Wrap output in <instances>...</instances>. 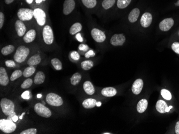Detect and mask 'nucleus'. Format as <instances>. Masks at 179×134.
<instances>
[{
    "mask_svg": "<svg viewBox=\"0 0 179 134\" xmlns=\"http://www.w3.org/2000/svg\"><path fill=\"white\" fill-rule=\"evenodd\" d=\"M161 96H163V98L167 100H170L172 99V95L171 92L168 90L166 89H162L161 91Z\"/></svg>",
    "mask_w": 179,
    "mask_h": 134,
    "instance_id": "obj_37",
    "label": "nucleus"
},
{
    "mask_svg": "<svg viewBox=\"0 0 179 134\" xmlns=\"http://www.w3.org/2000/svg\"><path fill=\"white\" fill-rule=\"evenodd\" d=\"M26 1L28 4H31L32 3L33 0H26Z\"/></svg>",
    "mask_w": 179,
    "mask_h": 134,
    "instance_id": "obj_52",
    "label": "nucleus"
},
{
    "mask_svg": "<svg viewBox=\"0 0 179 134\" xmlns=\"http://www.w3.org/2000/svg\"><path fill=\"white\" fill-rule=\"evenodd\" d=\"M83 4L89 9H92L97 5L96 0H82Z\"/></svg>",
    "mask_w": 179,
    "mask_h": 134,
    "instance_id": "obj_33",
    "label": "nucleus"
},
{
    "mask_svg": "<svg viewBox=\"0 0 179 134\" xmlns=\"http://www.w3.org/2000/svg\"><path fill=\"white\" fill-rule=\"evenodd\" d=\"M15 115H16V113H15V112H14V113H12V114H10L9 116H8V119H9V120H12V118H13V116H14Z\"/></svg>",
    "mask_w": 179,
    "mask_h": 134,
    "instance_id": "obj_48",
    "label": "nucleus"
},
{
    "mask_svg": "<svg viewBox=\"0 0 179 134\" xmlns=\"http://www.w3.org/2000/svg\"><path fill=\"white\" fill-rule=\"evenodd\" d=\"M132 0H118L117 2V6L119 9H125L129 6Z\"/></svg>",
    "mask_w": 179,
    "mask_h": 134,
    "instance_id": "obj_32",
    "label": "nucleus"
},
{
    "mask_svg": "<svg viewBox=\"0 0 179 134\" xmlns=\"http://www.w3.org/2000/svg\"><path fill=\"white\" fill-rule=\"evenodd\" d=\"M36 68L34 66H28V67H26L23 71V75L24 76L25 78H29L34 74Z\"/></svg>",
    "mask_w": 179,
    "mask_h": 134,
    "instance_id": "obj_28",
    "label": "nucleus"
},
{
    "mask_svg": "<svg viewBox=\"0 0 179 134\" xmlns=\"http://www.w3.org/2000/svg\"><path fill=\"white\" fill-rule=\"evenodd\" d=\"M15 28L18 36L21 37L24 35L26 32V26L23 21L20 20H16L15 24Z\"/></svg>",
    "mask_w": 179,
    "mask_h": 134,
    "instance_id": "obj_15",
    "label": "nucleus"
},
{
    "mask_svg": "<svg viewBox=\"0 0 179 134\" xmlns=\"http://www.w3.org/2000/svg\"><path fill=\"white\" fill-rule=\"evenodd\" d=\"M172 106L168 107L165 101L163 100H159L157 102L156 105V108L158 112L160 113H165L166 112H168L172 108Z\"/></svg>",
    "mask_w": 179,
    "mask_h": 134,
    "instance_id": "obj_13",
    "label": "nucleus"
},
{
    "mask_svg": "<svg viewBox=\"0 0 179 134\" xmlns=\"http://www.w3.org/2000/svg\"><path fill=\"white\" fill-rule=\"evenodd\" d=\"M0 106L2 112L6 116H8L14 112V103L9 99L2 98L0 102Z\"/></svg>",
    "mask_w": 179,
    "mask_h": 134,
    "instance_id": "obj_2",
    "label": "nucleus"
},
{
    "mask_svg": "<svg viewBox=\"0 0 179 134\" xmlns=\"http://www.w3.org/2000/svg\"><path fill=\"white\" fill-rule=\"evenodd\" d=\"M140 14V10L139 8H135L131 11L129 16L128 20L131 23L135 22L137 21Z\"/></svg>",
    "mask_w": 179,
    "mask_h": 134,
    "instance_id": "obj_21",
    "label": "nucleus"
},
{
    "mask_svg": "<svg viewBox=\"0 0 179 134\" xmlns=\"http://www.w3.org/2000/svg\"><path fill=\"white\" fill-rule=\"evenodd\" d=\"M25 114V113H23L22 114V116L19 117V119H20V120H22L23 119V116Z\"/></svg>",
    "mask_w": 179,
    "mask_h": 134,
    "instance_id": "obj_54",
    "label": "nucleus"
},
{
    "mask_svg": "<svg viewBox=\"0 0 179 134\" xmlns=\"http://www.w3.org/2000/svg\"><path fill=\"white\" fill-rule=\"evenodd\" d=\"M94 63L92 60H84L81 64V67L85 71L90 70L92 68Z\"/></svg>",
    "mask_w": 179,
    "mask_h": 134,
    "instance_id": "obj_30",
    "label": "nucleus"
},
{
    "mask_svg": "<svg viewBox=\"0 0 179 134\" xmlns=\"http://www.w3.org/2000/svg\"><path fill=\"white\" fill-rule=\"evenodd\" d=\"M174 22L172 18H166L160 22L159 28L162 31L167 32L174 25Z\"/></svg>",
    "mask_w": 179,
    "mask_h": 134,
    "instance_id": "obj_11",
    "label": "nucleus"
},
{
    "mask_svg": "<svg viewBox=\"0 0 179 134\" xmlns=\"http://www.w3.org/2000/svg\"><path fill=\"white\" fill-rule=\"evenodd\" d=\"M101 93L103 96L106 97H111L117 95V90L113 87H106L102 89Z\"/></svg>",
    "mask_w": 179,
    "mask_h": 134,
    "instance_id": "obj_19",
    "label": "nucleus"
},
{
    "mask_svg": "<svg viewBox=\"0 0 179 134\" xmlns=\"http://www.w3.org/2000/svg\"><path fill=\"white\" fill-rule=\"evenodd\" d=\"M175 5L176 6H179V0L177 1V2L175 3Z\"/></svg>",
    "mask_w": 179,
    "mask_h": 134,
    "instance_id": "obj_55",
    "label": "nucleus"
},
{
    "mask_svg": "<svg viewBox=\"0 0 179 134\" xmlns=\"http://www.w3.org/2000/svg\"><path fill=\"white\" fill-rule=\"evenodd\" d=\"M9 83V78L6 69L4 67L0 68V84L6 86Z\"/></svg>",
    "mask_w": 179,
    "mask_h": 134,
    "instance_id": "obj_17",
    "label": "nucleus"
},
{
    "mask_svg": "<svg viewBox=\"0 0 179 134\" xmlns=\"http://www.w3.org/2000/svg\"><path fill=\"white\" fill-rule=\"evenodd\" d=\"M17 16L22 21H29L33 17V11L30 9L21 8L17 12Z\"/></svg>",
    "mask_w": 179,
    "mask_h": 134,
    "instance_id": "obj_7",
    "label": "nucleus"
},
{
    "mask_svg": "<svg viewBox=\"0 0 179 134\" xmlns=\"http://www.w3.org/2000/svg\"><path fill=\"white\" fill-rule=\"evenodd\" d=\"M4 22V15L2 12H0V28L1 29L3 26Z\"/></svg>",
    "mask_w": 179,
    "mask_h": 134,
    "instance_id": "obj_43",
    "label": "nucleus"
},
{
    "mask_svg": "<svg viewBox=\"0 0 179 134\" xmlns=\"http://www.w3.org/2000/svg\"><path fill=\"white\" fill-rule=\"evenodd\" d=\"M75 8V2L74 0H65L63 4V13L65 15L71 14Z\"/></svg>",
    "mask_w": 179,
    "mask_h": 134,
    "instance_id": "obj_12",
    "label": "nucleus"
},
{
    "mask_svg": "<svg viewBox=\"0 0 179 134\" xmlns=\"http://www.w3.org/2000/svg\"><path fill=\"white\" fill-rule=\"evenodd\" d=\"M76 38L77 39V40L79 41V42H82L83 41V39L82 37L81 36V34L80 33H77L76 34Z\"/></svg>",
    "mask_w": 179,
    "mask_h": 134,
    "instance_id": "obj_46",
    "label": "nucleus"
},
{
    "mask_svg": "<svg viewBox=\"0 0 179 134\" xmlns=\"http://www.w3.org/2000/svg\"><path fill=\"white\" fill-rule=\"evenodd\" d=\"M51 64L54 68L57 71H60L62 68V64L60 60L58 58H53L51 60Z\"/></svg>",
    "mask_w": 179,
    "mask_h": 134,
    "instance_id": "obj_31",
    "label": "nucleus"
},
{
    "mask_svg": "<svg viewBox=\"0 0 179 134\" xmlns=\"http://www.w3.org/2000/svg\"><path fill=\"white\" fill-rule=\"evenodd\" d=\"M34 110L36 114L39 116L49 118L52 116V112L46 106L41 104L40 103H38L35 104L34 106Z\"/></svg>",
    "mask_w": 179,
    "mask_h": 134,
    "instance_id": "obj_5",
    "label": "nucleus"
},
{
    "mask_svg": "<svg viewBox=\"0 0 179 134\" xmlns=\"http://www.w3.org/2000/svg\"><path fill=\"white\" fill-rule=\"evenodd\" d=\"M101 105V103L100 102H97V104H96V106H98V107H99Z\"/></svg>",
    "mask_w": 179,
    "mask_h": 134,
    "instance_id": "obj_53",
    "label": "nucleus"
},
{
    "mask_svg": "<svg viewBox=\"0 0 179 134\" xmlns=\"http://www.w3.org/2000/svg\"><path fill=\"white\" fill-rule=\"evenodd\" d=\"M33 16L39 25L42 26L46 23V15L44 10L39 8H36L33 11Z\"/></svg>",
    "mask_w": 179,
    "mask_h": 134,
    "instance_id": "obj_8",
    "label": "nucleus"
},
{
    "mask_svg": "<svg viewBox=\"0 0 179 134\" xmlns=\"http://www.w3.org/2000/svg\"><path fill=\"white\" fill-rule=\"evenodd\" d=\"M36 33L35 30H30L25 34L23 40L25 43H28L33 42L36 37Z\"/></svg>",
    "mask_w": 179,
    "mask_h": 134,
    "instance_id": "obj_18",
    "label": "nucleus"
},
{
    "mask_svg": "<svg viewBox=\"0 0 179 134\" xmlns=\"http://www.w3.org/2000/svg\"><path fill=\"white\" fill-rule=\"evenodd\" d=\"M152 21V16L149 12H145L142 15L141 19V25L144 28L150 26Z\"/></svg>",
    "mask_w": 179,
    "mask_h": 134,
    "instance_id": "obj_14",
    "label": "nucleus"
},
{
    "mask_svg": "<svg viewBox=\"0 0 179 134\" xmlns=\"http://www.w3.org/2000/svg\"><path fill=\"white\" fill-rule=\"evenodd\" d=\"M46 1V0H36V3L39 4V3H40L41 2H42V1Z\"/></svg>",
    "mask_w": 179,
    "mask_h": 134,
    "instance_id": "obj_51",
    "label": "nucleus"
},
{
    "mask_svg": "<svg viewBox=\"0 0 179 134\" xmlns=\"http://www.w3.org/2000/svg\"><path fill=\"white\" fill-rule=\"evenodd\" d=\"M83 89L85 93L89 95H92L95 94V87L89 81H87L83 83Z\"/></svg>",
    "mask_w": 179,
    "mask_h": 134,
    "instance_id": "obj_20",
    "label": "nucleus"
},
{
    "mask_svg": "<svg viewBox=\"0 0 179 134\" xmlns=\"http://www.w3.org/2000/svg\"><path fill=\"white\" fill-rule=\"evenodd\" d=\"M22 71L19 70L15 71L14 72L12 73L11 76H10V80L11 81H14L15 80L18 79V78H20L23 75Z\"/></svg>",
    "mask_w": 179,
    "mask_h": 134,
    "instance_id": "obj_35",
    "label": "nucleus"
},
{
    "mask_svg": "<svg viewBox=\"0 0 179 134\" xmlns=\"http://www.w3.org/2000/svg\"><path fill=\"white\" fill-rule=\"evenodd\" d=\"M45 78L46 77H45L44 73L42 71H39L36 73V75L34 76L33 82L36 85L42 84L44 82Z\"/></svg>",
    "mask_w": 179,
    "mask_h": 134,
    "instance_id": "obj_24",
    "label": "nucleus"
},
{
    "mask_svg": "<svg viewBox=\"0 0 179 134\" xmlns=\"http://www.w3.org/2000/svg\"><path fill=\"white\" fill-rule=\"evenodd\" d=\"M14 0H5V2L7 4H9L11 3L12 2H14Z\"/></svg>",
    "mask_w": 179,
    "mask_h": 134,
    "instance_id": "obj_50",
    "label": "nucleus"
},
{
    "mask_svg": "<svg viewBox=\"0 0 179 134\" xmlns=\"http://www.w3.org/2000/svg\"><path fill=\"white\" fill-rule=\"evenodd\" d=\"M15 47L13 45H8L1 49V54L4 56H7L14 51Z\"/></svg>",
    "mask_w": 179,
    "mask_h": 134,
    "instance_id": "obj_29",
    "label": "nucleus"
},
{
    "mask_svg": "<svg viewBox=\"0 0 179 134\" xmlns=\"http://www.w3.org/2000/svg\"><path fill=\"white\" fill-rule=\"evenodd\" d=\"M175 133L179 134V121H177L175 125Z\"/></svg>",
    "mask_w": 179,
    "mask_h": 134,
    "instance_id": "obj_47",
    "label": "nucleus"
},
{
    "mask_svg": "<svg viewBox=\"0 0 179 134\" xmlns=\"http://www.w3.org/2000/svg\"><path fill=\"white\" fill-rule=\"evenodd\" d=\"M82 75L79 73H75L70 78L71 84L73 86H76L81 82Z\"/></svg>",
    "mask_w": 179,
    "mask_h": 134,
    "instance_id": "obj_27",
    "label": "nucleus"
},
{
    "mask_svg": "<svg viewBox=\"0 0 179 134\" xmlns=\"http://www.w3.org/2000/svg\"><path fill=\"white\" fill-rule=\"evenodd\" d=\"M37 133V129L36 128H29L26 130H23L20 132V134H36Z\"/></svg>",
    "mask_w": 179,
    "mask_h": 134,
    "instance_id": "obj_38",
    "label": "nucleus"
},
{
    "mask_svg": "<svg viewBox=\"0 0 179 134\" xmlns=\"http://www.w3.org/2000/svg\"><path fill=\"white\" fill-rule=\"evenodd\" d=\"M6 66L7 67H10V68H12V67H15L16 66V63L15 62L14 60H7L5 62Z\"/></svg>",
    "mask_w": 179,
    "mask_h": 134,
    "instance_id": "obj_41",
    "label": "nucleus"
},
{
    "mask_svg": "<svg viewBox=\"0 0 179 134\" xmlns=\"http://www.w3.org/2000/svg\"><path fill=\"white\" fill-rule=\"evenodd\" d=\"M33 80L30 78L26 79L24 80V81L23 82L22 84H21L20 87L23 89H26L28 88H30L31 86L32 85Z\"/></svg>",
    "mask_w": 179,
    "mask_h": 134,
    "instance_id": "obj_36",
    "label": "nucleus"
},
{
    "mask_svg": "<svg viewBox=\"0 0 179 134\" xmlns=\"http://www.w3.org/2000/svg\"><path fill=\"white\" fill-rule=\"evenodd\" d=\"M115 0H104L102 2V6L106 10L112 8L114 5Z\"/></svg>",
    "mask_w": 179,
    "mask_h": 134,
    "instance_id": "obj_34",
    "label": "nucleus"
},
{
    "mask_svg": "<svg viewBox=\"0 0 179 134\" xmlns=\"http://www.w3.org/2000/svg\"><path fill=\"white\" fill-rule=\"evenodd\" d=\"M46 101L47 104H49L51 106L55 107L61 106L63 104L62 98L58 95L53 92H50L47 95L46 97Z\"/></svg>",
    "mask_w": 179,
    "mask_h": 134,
    "instance_id": "obj_4",
    "label": "nucleus"
},
{
    "mask_svg": "<svg viewBox=\"0 0 179 134\" xmlns=\"http://www.w3.org/2000/svg\"><path fill=\"white\" fill-rule=\"evenodd\" d=\"M126 42V37L123 34H115L112 36L110 43L114 46H121Z\"/></svg>",
    "mask_w": 179,
    "mask_h": 134,
    "instance_id": "obj_10",
    "label": "nucleus"
},
{
    "mask_svg": "<svg viewBox=\"0 0 179 134\" xmlns=\"http://www.w3.org/2000/svg\"><path fill=\"white\" fill-rule=\"evenodd\" d=\"M16 128V124L12 120L8 119L0 120V130L4 133H12L14 132Z\"/></svg>",
    "mask_w": 179,
    "mask_h": 134,
    "instance_id": "obj_1",
    "label": "nucleus"
},
{
    "mask_svg": "<svg viewBox=\"0 0 179 134\" xmlns=\"http://www.w3.org/2000/svg\"><path fill=\"white\" fill-rule=\"evenodd\" d=\"M97 100L93 98H87L85 99L82 103V105L85 108L90 109L95 108L97 104Z\"/></svg>",
    "mask_w": 179,
    "mask_h": 134,
    "instance_id": "obj_22",
    "label": "nucleus"
},
{
    "mask_svg": "<svg viewBox=\"0 0 179 134\" xmlns=\"http://www.w3.org/2000/svg\"></svg>",
    "mask_w": 179,
    "mask_h": 134,
    "instance_id": "obj_58",
    "label": "nucleus"
},
{
    "mask_svg": "<svg viewBox=\"0 0 179 134\" xmlns=\"http://www.w3.org/2000/svg\"><path fill=\"white\" fill-rule=\"evenodd\" d=\"M82 29V25L80 22H76L73 24L72 26H71L69 33L71 35H75L76 34L80 32Z\"/></svg>",
    "mask_w": 179,
    "mask_h": 134,
    "instance_id": "obj_26",
    "label": "nucleus"
},
{
    "mask_svg": "<svg viewBox=\"0 0 179 134\" xmlns=\"http://www.w3.org/2000/svg\"><path fill=\"white\" fill-rule=\"evenodd\" d=\"M29 54L30 49L24 46H20L17 48L16 51L15 53L14 60L18 63H23L26 60Z\"/></svg>",
    "mask_w": 179,
    "mask_h": 134,
    "instance_id": "obj_3",
    "label": "nucleus"
},
{
    "mask_svg": "<svg viewBox=\"0 0 179 134\" xmlns=\"http://www.w3.org/2000/svg\"><path fill=\"white\" fill-rule=\"evenodd\" d=\"M18 116H17L16 115H15L14 116H13V118L12 119V121H13L14 122H16L18 121Z\"/></svg>",
    "mask_w": 179,
    "mask_h": 134,
    "instance_id": "obj_49",
    "label": "nucleus"
},
{
    "mask_svg": "<svg viewBox=\"0 0 179 134\" xmlns=\"http://www.w3.org/2000/svg\"><path fill=\"white\" fill-rule=\"evenodd\" d=\"M143 84L144 82L141 79H138L135 80L131 87L132 92L135 95L139 94L143 89Z\"/></svg>",
    "mask_w": 179,
    "mask_h": 134,
    "instance_id": "obj_16",
    "label": "nucleus"
},
{
    "mask_svg": "<svg viewBox=\"0 0 179 134\" xmlns=\"http://www.w3.org/2000/svg\"><path fill=\"white\" fill-rule=\"evenodd\" d=\"M42 36L45 43L48 45H50L54 41V34L52 29L49 25L44 26L42 30Z\"/></svg>",
    "mask_w": 179,
    "mask_h": 134,
    "instance_id": "obj_6",
    "label": "nucleus"
},
{
    "mask_svg": "<svg viewBox=\"0 0 179 134\" xmlns=\"http://www.w3.org/2000/svg\"><path fill=\"white\" fill-rule=\"evenodd\" d=\"M79 50L82 51H87L89 50V47L87 45L85 44H81L79 47Z\"/></svg>",
    "mask_w": 179,
    "mask_h": 134,
    "instance_id": "obj_42",
    "label": "nucleus"
},
{
    "mask_svg": "<svg viewBox=\"0 0 179 134\" xmlns=\"http://www.w3.org/2000/svg\"><path fill=\"white\" fill-rule=\"evenodd\" d=\"M22 97L23 99H28L30 98V92L28 91H26L23 92L22 95Z\"/></svg>",
    "mask_w": 179,
    "mask_h": 134,
    "instance_id": "obj_45",
    "label": "nucleus"
},
{
    "mask_svg": "<svg viewBox=\"0 0 179 134\" xmlns=\"http://www.w3.org/2000/svg\"><path fill=\"white\" fill-rule=\"evenodd\" d=\"M41 57L39 55H34L31 57L28 61V66H35L38 65L41 62Z\"/></svg>",
    "mask_w": 179,
    "mask_h": 134,
    "instance_id": "obj_25",
    "label": "nucleus"
},
{
    "mask_svg": "<svg viewBox=\"0 0 179 134\" xmlns=\"http://www.w3.org/2000/svg\"><path fill=\"white\" fill-rule=\"evenodd\" d=\"M172 49L175 53L179 55V42H174L172 45Z\"/></svg>",
    "mask_w": 179,
    "mask_h": 134,
    "instance_id": "obj_40",
    "label": "nucleus"
},
{
    "mask_svg": "<svg viewBox=\"0 0 179 134\" xmlns=\"http://www.w3.org/2000/svg\"><path fill=\"white\" fill-rule=\"evenodd\" d=\"M103 134H111V133H110V132H105V133H103Z\"/></svg>",
    "mask_w": 179,
    "mask_h": 134,
    "instance_id": "obj_57",
    "label": "nucleus"
},
{
    "mask_svg": "<svg viewBox=\"0 0 179 134\" xmlns=\"http://www.w3.org/2000/svg\"><path fill=\"white\" fill-rule=\"evenodd\" d=\"M95 56V54L94 51L93 50H91L85 54V58H89L90 57H94Z\"/></svg>",
    "mask_w": 179,
    "mask_h": 134,
    "instance_id": "obj_44",
    "label": "nucleus"
},
{
    "mask_svg": "<svg viewBox=\"0 0 179 134\" xmlns=\"http://www.w3.org/2000/svg\"><path fill=\"white\" fill-rule=\"evenodd\" d=\"M41 96H42L41 95L38 94V95H37V97H38V98H40V97H41Z\"/></svg>",
    "mask_w": 179,
    "mask_h": 134,
    "instance_id": "obj_56",
    "label": "nucleus"
},
{
    "mask_svg": "<svg viewBox=\"0 0 179 134\" xmlns=\"http://www.w3.org/2000/svg\"><path fill=\"white\" fill-rule=\"evenodd\" d=\"M70 57L71 58L74 60H79L80 58V55L78 52L75 51L71 52Z\"/></svg>",
    "mask_w": 179,
    "mask_h": 134,
    "instance_id": "obj_39",
    "label": "nucleus"
},
{
    "mask_svg": "<svg viewBox=\"0 0 179 134\" xmlns=\"http://www.w3.org/2000/svg\"><path fill=\"white\" fill-rule=\"evenodd\" d=\"M91 36L96 42L102 43L106 40V35L104 32L98 28H93L91 32Z\"/></svg>",
    "mask_w": 179,
    "mask_h": 134,
    "instance_id": "obj_9",
    "label": "nucleus"
},
{
    "mask_svg": "<svg viewBox=\"0 0 179 134\" xmlns=\"http://www.w3.org/2000/svg\"><path fill=\"white\" fill-rule=\"evenodd\" d=\"M148 106V102L146 99H142L139 101L137 105V112L142 113L145 112Z\"/></svg>",
    "mask_w": 179,
    "mask_h": 134,
    "instance_id": "obj_23",
    "label": "nucleus"
}]
</instances>
